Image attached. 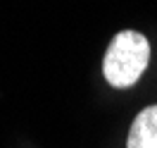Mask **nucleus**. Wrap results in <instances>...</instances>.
<instances>
[{
    "label": "nucleus",
    "instance_id": "nucleus-1",
    "mask_svg": "<svg viewBox=\"0 0 157 148\" xmlns=\"http://www.w3.org/2000/svg\"><path fill=\"white\" fill-rule=\"evenodd\" d=\"M147 62H150V43L145 36L138 31H119L107 46L102 60V74L109 86L128 89L140 79Z\"/></svg>",
    "mask_w": 157,
    "mask_h": 148
},
{
    "label": "nucleus",
    "instance_id": "nucleus-2",
    "mask_svg": "<svg viewBox=\"0 0 157 148\" xmlns=\"http://www.w3.org/2000/svg\"><path fill=\"white\" fill-rule=\"evenodd\" d=\"M126 148H157V105L140 110L128 129Z\"/></svg>",
    "mask_w": 157,
    "mask_h": 148
}]
</instances>
